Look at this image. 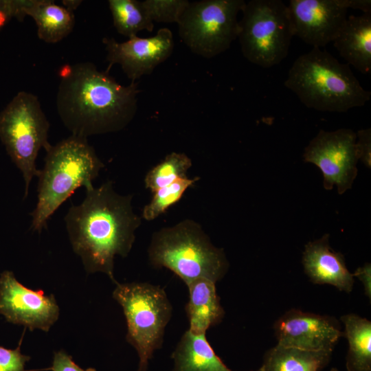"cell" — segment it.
Returning <instances> with one entry per match:
<instances>
[{
	"label": "cell",
	"mask_w": 371,
	"mask_h": 371,
	"mask_svg": "<svg viewBox=\"0 0 371 371\" xmlns=\"http://www.w3.org/2000/svg\"><path fill=\"white\" fill-rule=\"evenodd\" d=\"M132 195H120L111 181L86 190L78 205H72L65 217L74 251L88 273L102 272L116 284L114 258L126 257L135 242L141 218L131 205Z\"/></svg>",
	"instance_id": "6da1fadb"
},
{
	"label": "cell",
	"mask_w": 371,
	"mask_h": 371,
	"mask_svg": "<svg viewBox=\"0 0 371 371\" xmlns=\"http://www.w3.org/2000/svg\"><path fill=\"white\" fill-rule=\"evenodd\" d=\"M59 77L57 111L74 135L87 138L120 131L136 114V82L122 85L92 63L65 65Z\"/></svg>",
	"instance_id": "7a4b0ae2"
},
{
	"label": "cell",
	"mask_w": 371,
	"mask_h": 371,
	"mask_svg": "<svg viewBox=\"0 0 371 371\" xmlns=\"http://www.w3.org/2000/svg\"><path fill=\"white\" fill-rule=\"evenodd\" d=\"M284 86L307 108L344 113L370 100L350 65L319 47L300 55L291 67Z\"/></svg>",
	"instance_id": "3957f363"
},
{
	"label": "cell",
	"mask_w": 371,
	"mask_h": 371,
	"mask_svg": "<svg viewBox=\"0 0 371 371\" xmlns=\"http://www.w3.org/2000/svg\"><path fill=\"white\" fill-rule=\"evenodd\" d=\"M104 166L86 137L71 135L47 152L40 171L38 202L31 228L40 233L54 212L79 187H93L92 181Z\"/></svg>",
	"instance_id": "277c9868"
},
{
	"label": "cell",
	"mask_w": 371,
	"mask_h": 371,
	"mask_svg": "<svg viewBox=\"0 0 371 371\" xmlns=\"http://www.w3.org/2000/svg\"><path fill=\"white\" fill-rule=\"evenodd\" d=\"M148 257L154 267L170 269L186 285L197 279L216 283L229 268L223 249L215 247L201 226L191 219L155 232Z\"/></svg>",
	"instance_id": "5b68a950"
},
{
	"label": "cell",
	"mask_w": 371,
	"mask_h": 371,
	"mask_svg": "<svg viewBox=\"0 0 371 371\" xmlns=\"http://www.w3.org/2000/svg\"><path fill=\"white\" fill-rule=\"evenodd\" d=\"M113 297L121 305L127 324L126 341L137 352V371H147L148 361L161 348L172 305L159 286L146 282H117Z\"/></svg>",
	"instance_id": "8992f818"
},
{
	"label": "cell",
	"mask_w": 371,
	"mask_h": 371,
	"mask_svg": "<svg viewBox=\"0 0 371 371\" xmlns=\"http://www.w3.org/2000/svg\"><path fill=\"white\" fill-rule=\"evenodd\" d=\"M49 123L38 98L19 91L0 113V139L12 162L21 171L25 181L24 199L32 178L38 177L36 166L38 151L47 152Z\"/></svg>",
	"instance_id": "52a82bcc"
},
{
	"label": "cell",
	"mask_w": 371,
	"mask_h": 371,
	"mask_svg": "<svg viewBox=\"0 0 371 371\" xmlns=\"http://www.w3.org/2000/svg\"><path fill=\"white\" fill-rule=\"evenodd\" d=\"M241 12L238 38L244 57L264 68L280 63L294 36L288 5L281 0H251Z\"/></svg>",
	"instance_id": "ba28073f"
},
{
	"label": "cell",
	"mask_w": 371,
	"mask_h": 371,
	"mask_svg": "<svg viewBox=\"0 0 371 371\" xmlns=\"http://www.w3.org/2000/svg\"><path fill=\"white\" fill-rule=\"evenodd\" d=\"M244 0L189 2L179 22V34L194 54L211 58L228 49L238 38V14Z\"/></svg>",
	"instance_id": "9c48e42d"
},
{
	"label": "cell",
	"mask_w": 371,
	"mask_h": 371,
	"mask_svg": "<svg viewBox=\"0 0 371 371\" xmlns=\"http://www.w3.org/2000/svg\"><path fill=\"white\" fill-rule=\"evenodd\" d=\"M356 139V133L349 128L320 130L305 148L304 161L320 169L326 190L335 185L342 194L352 188L358 172Z\"/></svg>",
	"instance_id": "30bf717a"
},
{
	"label": "cell",
	"mask_w": 371,
	"mask_h": 371,
	"mask_svg": "<svg viewBox=\"0 0 371 371\" xmlns=\"http://www.w3.org/2000/svg\"><path fill=\"white\" fill-rule=\"evenodd\" d=\"M0 315L8 322L23 325L31 331L48 332L58 319L59 307L54 295L27 288L12 271L5 270L0 274Z\"/></svg>",
	"instance_id": "8fae6325"
},
{
	"label": "cell",
	"mask_w": 371,
	"mask_h": 371,
	"mask_svg": "<svg viewBox=\"0 0 371 371\" xmlns=\"http://www.w3.org/2000/svg\"><path fill=\"white\" fill-rule=\"evenodd\" d=\"M288 8L294 36L319 48L335 40L349 9L348 0H291Z\"/></svg>",
	"instance_id": "7c38bea8"
},
{
	"label": "cell",
	"mask_w": 371,
	"mask_h": 371,
	"mask_svg": "<svg viewBox=\"0 0 371 371\" xmlns=\"http://www.w3.org/2000/svg\"><path fill=\"white\" fill-rule=\"evenodd\" d=\"M102 42L109 63L106 71L113 65L119 64L131 82L150 74L158 65L169 58L174 49L172 33L166 27L159 29L149 38L135 36L122 43L113 38H104Z\"/></svg>",
	"instance_id": "4fadbf2b"
},
{
	"label": "cell",
	"mask_w": 371,
	"mask_h": 371,
	"mask_svg": "<svg viewBox=\"0 0 371 371\" xmlns=\"http://www.w3.org/2000/svg\"><path fill=\"white\" fill-rule=\"evenodd\" d=\"M278 344L308 351H333L344 335L338 321L328 315L291 309L274 324Z\"/></svg>",
	"instance_id": "5bb4252c"
},
{
	"label": "cell",
	"mask_w": 371,
	"mask_h": 371,
	"mask_svg": "<svg viewBox=\"0 0 371 371\" xmlns=\"http://www.w3.org/2000/svg\"><path fill=\"white\" fill-rule=\"evenodd\" d=\"M330 235L310 241L302 254L304 270L314 284H328L341 291H352L355 278L345 262L344 255L333 251L329 244Z\"/></svg>",
	"instance_id": "9a60e30c"
},
{
	"label": "cell",
	"mask_w": 371,
	"mask_h": 371,
	"mask_svg": "<svg viewBox=\"0 0 371 371\" xmlns=\"http://www.w3.org/2000/svg\"><path fill=\"white\" fill-rule=\"evenodd\" d=\"M333 43L348 65L363 74H370L371 13L347 17Z\"/></svg>",
	"instance_id": "2e32d148"
},
{
	"label": "cell",
	"mask_w": 371,
	"mask_h": 371,
	"mask_svg": "<svg viewBox=\"0 0 371 371\" xmlns=\"http://www.w3.org/2000/svg\"><path fill=\"white\" fill-rule=\"evenodd\" d=\"M215 284L207 279H197L187 284L189 300L185 309L190 323L189 330L193 333H205L224 317L225 311Z\"/></svg>",
	"instance_id": "e0dca14e"
},
{
	"label": "cell",
	"mask_w": 371,
	"mask_h": 371,
	"mask_svg": "<svg viewBox=\"0 0 371 371\" xmlns=\"http://www.w3.org/2000/svg\"><path fill=\"white\" fill-rule=\"evenodd\" d=\"M171 358V371H233L216 355L205 333L195 334L190 330L181 337Z\"/></svg>",
	"instance_id": "ac0fdd59"
},
{
	"label": "cell",
	"mask_w": 371,
	"mask_h": 371,
	"mask_svg": "<svg viewBox=\"0 0 371 371\" xmlns=\"http://www.w3.org/2000/svg\"><path fill=\"white\" fill-rule=\"evenodd\" d=\"M37 26L38 38L49 43L60 41L73 30V12L49 0H27L24 10Z\"/></svg>",
	"instance_id": "d6986e66"
},
{
	"label": "cell",
	"mask_w": 371,
	"mask_h": 371,
	"mask_svg": "<svg viewBox=\"0 0 371 371\" xmlns=\"http://www.w3.org/2000/svg\"><path fill=\"white\" fill-rule=\"evenodd\" d=\"M331 351H308L277 344L265 355L260 371H321Z\"/></svg>",
	"instance_id": "ffe728a7"
},
{
	"label": "cell",
	"mask_w": 371,
	"mask_h": 371,
	"mask_svg": "<svg viewBox=\"0 0 371 371\" xmlns=\"http://www.w3.org/2000/svg\"><path fill=\"white\" fill-rule=\"evenodd\" d=\"M348 341L347 371H371V322L356 314L341 317Z\"/></svg>",
	"instance_id": "44dd1931"
},
{
	"label": "cell",
	"mask_w": 371,
	"mask_h": 371,
	"mask_svg": "<svg viewBox=\"0 0 371 371\" xmlns=\"http://www.w3.org/2000/svg\"><path fill=\"white\" fill-rule=\"evenodd\" d=\"M109 9L117 32L131 38L142 30L151 32L153 21L149 17L142 2L137 0H109Z\"/></svg>",
	"instance_id": "7402d4cb"
},
{
	"label": "cell",
	"mask_w": 371,
	"mask_h": 371,
	"mask_svg": "<svg viewBox=\"0 0 371 371\" xmlns=\"http://www.w3.org/2000/svg\"><path fill=\"white\" fill-rule=\"evenodd\" d=\"M192 164V160L185 153L172 152L147 172L145 186L154 192L178 179L186 178Z\"/></svg>",
	"instance_id": "603a6c76"
},
{
	"label": "cell",
	"mask_w": 371,
	"mask_h": 371,
	"mask_svg": "<svg viewBox=\"0 0 371 371\" xmlns=\"http://www.w3.org/2000/svg\"><path fill=\"white\" fill-rule=\"evenodd\" d=\"M199 180V177H197L192 179L186 177L155 191L151 201L143 209V218L150 221L164 214L181 199L188 188Z\"/></svg>",
	"instance_id": "cb8c5ba5"
},
{
	"label": "cell",
	"mask_w": 371,
	"mask_h": 371,
	"mask_svg": "<svg viewBox=\"0 0 371 371\" xmlns=\"http://www.w3.org/2000/svg\"><path fill=\"white\" fill-rule=\"evenodd\" d=\"M142 2L153 21L178 23L190 1L188 0H145Z\"/></svg>",
	"instance_id": "d4e9b609"
},
{
	"label": "cell",
	"mask_w": 371,
	"mask_h": 371,
	"mask_svg": "<svg viewBox=\"0 0 371 371\" xmlns=\"http://www.w3.org/2000/svg\"><path fill=\"white\" fill-rule=\"evenodd\" d=\"M24 329L15 349H8L0 346V371H25V363L31 357L21 352V346L26 328Z\"/></svg>",
	"instance_id": "484cf974"
},
{
	"label": "cell",
	"mask_w": 371,
	"mask_h": 371,
	"mask_svg": "<svg viewBox=\"0 0 371 371\" xmlns=\"http://www.w3.org/2000/svg\"><path fill=\"white\" fill-rule=\"evenodd\" d=\"M25 3L26 0H0V30L12 18L23 20Z\"/></svg>",
	"instance_id": "4316f807"
},
{
	"label": "cell",
	"mask_w": 371,
	"mask_h": 371,
	"mask_svg": "<svg viewBox=\"0 0 371 371\" xmlns=\"http://www.w3.org/2000/svg\"><path fill=\"white\" fill-rule=\"evenodd\" d=\"M356 149L359 160L368 168L371 167V130L361 129L356 133Z\"/></svg>",
	"instance_id": "83f0119b"
},
{
	"label": "cell",
	"mask_w": 371,
	"mask_h": 371,
	"mask_svg": "<svg viewBox=\"0 0 371 371\" xmlns=\"http://www.w3.org/2000/svg\"><path fill=\"white\" fill-rule=\"evenodd\" d=\"M42 370L52 371H96L93 368L84 370L78 366L73 360L72 357L65 350L55 352L52 361V366Z\"/></svg>",
	"instance_id": "f1b7e54d"
},
{
	"label": "cell",
	"mask_w": 371,
	"mask_h": 371,
	"mask_svg": "<svg viewBox=\"0 0 371 371\" xmlns=\"http://www.w3.org/2000/svg\"><path fill=\"white\" fill-rule=\"evenodd\" d=\"M354 278L357 277L363 284L366 295L371 298V265L366 263L363 266L358 267L354 273Z\"/></svg>",
	"instance_id": "f546056e"
},
{
	"label": "cell",
	"mask_w": 371,
	"mask_h": 371,
	"mask_svg": "<svg viewBox=\"0 0 371 371\" xmlns=\"http://www.w3.org/2000/svg\"><path fill=\"white\" fill-rule=\"evenodd\" d=\"M348 8L360 10L363 13H371L370 0H348Z\"/></svg>",
	"instance_id": "4dcf8cb0"
},
{
	"label": "cell",
	"mask_w": 371,
	"mask_h": 371,
	"mask_svg": "<svg viewBox=\"0 0 371 371\" xmlns=\"http://www.w3.org/2000/svg\"><path fill=\"white\" fill-rule=\"evenodd\" d=\"M65 8L67 10L73 12L76 10L82 3V1L79 0H63L62 1Z\"/></svg>",
	"instance_id": "1f68e13d"
},
{
	"label": "cell",
	"mask_w": 371,
	"mask_h": 371,
	"mask_svg": "<svg viewBox=\"0 0 371 371\" xmlns=\"http://www.w3.org/2000/svg\"><path fill=\"white\" fill-rule=\"evenodd\" d=\"M330 371H338L336 368H333L330 370Z\"/></svg>",
	"instance_id": "d6a6232c"
}]
</instances>
